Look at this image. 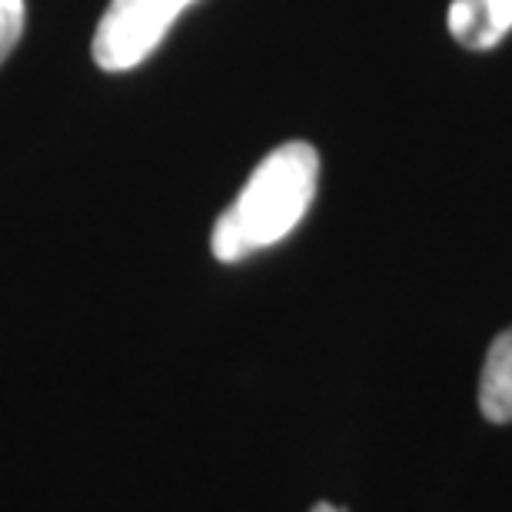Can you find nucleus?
Instances as JSON below:
<instances>
[{
	"mask_svg": "<svg viewBox=\"0 0 512 512\" xmlns=\"http://www.w3.org/2000/svg\"><path fill=\"white\" fill-rule=\"evenodd\" d=\"M320 183V153L310 143L290 140L256 163L240 197L220 213L210 233V250L220 263H240L300 227Z\"/></svg>",
	"mask_w": 512,
	"mask_h": 512,
	"instance_id": "nucleus-1",
	"label": "nucleus"
},
{
	"mask_svg": "<svg viewBox=\"0 0 512 512\" xmlns=\"http://www.w3.org/2000/svg\"><path fill=\"white\" fill-rule=\"evenodd\" d=\"M193 4L197 0H110L94 30V64L104 74L140 67Z\"/></svg>",
	"mask_w": 512,
	"mask_h": 512,
	"instance_id": "nucleus-2",
	"label": "nucleus"
},
{
	"mask_svg": "<svg viewBox=\"0 0 512 512\" xmlns=\"http://www.w3.org/2000/svg\"><path fill=\"white\" fill-rule=\"evenodd\" d=\"M446 24L466 50H493L512 30V0H453Z\"/></svg>",
	"mask_w": 512,
	"mask_h": 512,
	"instance_id": "nucleus-3",
	"label": "nucleus"
},
{
	"mask_svg": "<svg viewBox=\"0 0 512 512\" xmlns=\"http://www.w3.org/2000/svg\"><path fill=\"white\" fill-rule=\"evenodd\" d=\"M479 409L489 423H512V330L499 333L489 346L479 380Z\"/></svg>",
	"mask_w": 512,
	"mask_h": 512,
	"instance_id": "nucleus-4",
	"label": "nucleus"
},
{
	"mask_svg": "<svg viewBox=\"0 0 512 512\" xmlns=\"http://www.w3.org/2000/svg\"><path fill=\"white\" fill-rule=\"evenodd\" d=\"M27 27V4L24 0H0V64L10 57V50L20 44Z\"/></svg>",
	"mask_w": 512,
	"mask_h": 512,
	"instance_id": "nucleus-5",
	"label": "nucleus"
},
{
	"mask_svg": "<svg viewBox=\"0 0 512 512\" xmlns=\"http://www.w3.org/2000/svg\"><path fill=\"white\" fill-rule=\"evenodd\" d=\"M310 512H340V509H336V506H330V503H316Z\"/></svg>",
	"mask_w": 512,
	"mask_h": 512,
	"instance_id": "nucleus-6",
	"label": "nucleus"
}]
</instances>
